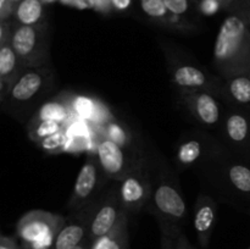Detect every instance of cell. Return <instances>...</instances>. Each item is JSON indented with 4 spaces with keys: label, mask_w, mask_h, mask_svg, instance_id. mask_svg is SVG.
Returning <instances> with one entry per match:
<instances>
[{
    "label": "cell",
    "mask_w": 250,
    "mask_h": 249,
    "mask_svg": "<svg viewBox=\"0 0 250 249\" xmlns=\"http://www.w3.org/2000/svg\"><path fill=\"white\" fill-rule=\"evenodd\" d=\"M95 5L98 6H102V7H106L109 5V0H94Z\"/></svg>",
    "instance_id": "obj_35"
},
{
    "label": "cell",
    "mask_w": 250,
    "mask_h": 249,
    "mask_svg": "<svg viewBox=\"0 0 250 249\" xmlns=\"http://www.w3.org/2000/svg\"><path fill=\"white\" fill-rule=\"evenodd\" d=\"M100 198L90 203L83 209L72 212V216L66 220L65 225L59 232L53 249H72L87 241L93 214L99 204Z\"/></svg>",
    "instance_id": "obj_10"
},
{
    "label": "cell",
    "mask_w": 250,
    "mask_h": 249,
    "mask_svg": "<svg viewBox=\"0 0 250 249\" xmlns=\"http://www.w3.org/2000/svg\"><path fill=\"white\" fill-rule=\"evenodd\" d=\"M65 129L63 124L56 121H31L28 124V137L32 142L38 144L39 142L45 139L46 137L53 136L58 132Z\"/></svg>",
    "instance_id": "obj_22"
},
{
    "label": "cell",
    "mask_w": 250,
    "mask_h": 249,
    "mask_svg": "<svg viewBox=\"0 0 250 249\" xmlns=\"http://www.w3.org/2000/svg\"><path fill=\"white\" fill-rule=\"evenodd\" d=\"M229 180L236 189L243 193H250V168L241 164H234L229 168Z\"/></svg>",
    "instance_id": "obj_25"
},
{
    "label": "cell",
    "mask_w": 250,
    "mask_h": 249,
    "mask_svg": "<svg viewBox=\"0 0 250 249\" xmlns=\"http://www.w3.org/2000/svg\"><path fill=\"white\" fill-rule=\"evenodd\" d=\"M248 24H249V29H250V7H249V12H248Z\"/></svg>",
    "instance_id": "obj_36"
},
{
    "label": "cell",
    "mask_w": 250,
    "mask_h": 249,
    "mask_svg": "<svg viewBox=\"0 0 250 249\" xmlns=\"http://www.w3.org/2000/svg\"><path fill=\"white\" fill-rule=\"evenodd\" d=\"M111 2L114 4V6L116 7V9L125 10L129 6V4H131V0H111Z\"/></svg>",
    "instance_id": "obj_33"
},
{
    "label": "cell",
    "mask_w": 250,
    "mask_h": 249,
    "mask_svg": "<svg viewBox=\"0 0 250 249\" xmlns=\"http://www.w3.org/2000/svg\"><path fill=\"white\" fill-rule=\"evenodd\" d=\"M102 172V166L98 158L90 156L85 160L78 172L72 194L67 203V209L71 212L78 211L98 199L95 194L99 190Z\"/></svg>",
    "instance_id": "obj_7"
},
{
    "label": "cell",
    "mask_w": 250,
    "mask_h": 249,
    "mask_svg": "<svg viewBox=\"0 0 250 249\" xmlns=\"http://www.w3.org/2000/svg\"><path fill=\"white\" fill-rule=\"evenodd\" d=\"M226 90L229 97L241 105L250 104V77L249 73L232 76L227 78Z\"/></svg>",
    "instance_id": "obj_19"
},
{
    "label": "cell",
    "mask_w": 250,
    "mask_h": 249,
    "mask_svg": "<svg viewBox=\"0 0 250 249\" xmlns=\"http://www.w3.org/2000/svg\"><path fill=\"white\" fill-rule=\"evenodd\" d=\"M217 205L210 195L200 193L194 208V229L202 249L209 248L212 231L216 224Z\"/></svg>",
    "instance_id": "obj_12"
},
{
    "label": "cell",
    "mask_w": 250,
    "mask_h": 249,
    "mask_svg": "<svg viewBox=\"0 0 250 249\" xmlns=\"http://www.w3.org/2000/svg\"><path fill=\"white\" fill-rule=\"evenodd\" d=\"M203 11L207 15H212L214 12H216L219 4H217L216 0H204L203 2Z\"/></svg>",
    "instance_id": "obj_32"
},
{
    "label": "cell",
    "mask_w": 250,
    "mask_h": 249,
    "mask_svg": "<svg viewBox=\"0 0 250 249\" xmlns=\"http://www.w3.org/2000/svg\"><path fill=\"white\" fill-rule=\"evenodd\" d=\"M72 115L75 114L68 103L67 92H65L61 93L60 97L44 103L31 121H56L60 124H65L71 119Z\"/></svg>",
    "instance_id": "obj_16"
},
{
    "label": "cell",
    "mask_w": 250,
    "mask_h": 249,
    "mask_svg": "<svg viewBox=\"0 0 250 249\" xmlns=\"http://www.w3.org/2000/svg\"><path fill=\"white\" fill-rule=\"evenodd\" d=\"M53 82V72L48 65L24 67L15 80L6 95L1 99L2 105L20 109L33 103L44 94Z\"/></svg>",
    "instance_id": "obj_3"
},
{
    "label": "cell",
    "mask_w": 250,
    "mask_h": 249,
    "mask_svg": "<svg viewBox=\"0 0 250 249\" xmlns=\"http://www.w3.org/2000/svg\"><path fill=\"white\" fill-rule=\"evenodd\" d=\"M119 183L122 208L131 214L141 211L153 195L148 166L142 159Z\"/></svg>",
    "instance_id": "obj_6"
},
{
    "label": "cell",
    "mask_w": 250,
    "mask_h": 249,
    "mask_svg": "<svg viewBox=\"0 0 250 249\" xmlns=\"http://www.w3.org/2000/svg\"><path fill=\"white\" fill-rule=\"evenodd\" d=\"M97 158L102 166L103 173L117 182L124 180L138 163L132 159L126 148L106 137H100L98 142Z\"/></svg>",
    "instance_id": "obj_8"
},
{
    "label": "cell",
    "mask_w": 250,
    "mask_h": 249,
    "mask_svg": "<svg viewBox=\"0 0 250 249\" xmlns=\"http://www.w3.org/2000/svg\"><path fill=\"white\" fill-rule=\"evenodd\" d=\"M10 44L23 67L49 63V41L42 26L19 24L12 29Z\"/></svg>",
    "instance_id": "obj_5"
},
{
    "label": "cell",
    "mask_w": 250,
    "mask_h": 249,
    "mask_svg": "<svg viewBox=\"0 0 250 249\" xmlns=\"http://www.w3.org/2000/svg\"><path fill=\"white\" fill-rule=\"evenodd\" d=\"M49 1H53V0H49Z\"/></svg>",
    "instance_id": "obj_38"
},
{
    "label": "cell",
    "mask_w": 250,
    "mask_h": 249,
    "mask_svg": "<svg viewBox=\"0 0 250 249\" xmlns=\"http://www.w3.org/2000/svg\"><path fill=\"white\" fill-rule=\"evenodd\" d=\"M67 98L73 114L77 115L80 119L88 120L103 126L114 120L107 107L100 103V100L85 95L71 94V93H67Z\"/></svg>",
    "instance_id": "obj_13"
},
{
    "label": "cell",
    "mask_w": 250,
    "mask_h": 249,
    "mask_svg": "<svg viewBox=\"0 0 250 249\" xmlns=\"http://www.w3.org/2000/svg\"><path fill=\"white\" fill-rule=\"evenodd\" d=\"M225 129L226 136L232 143L242 144L249 136V122L246 116L238 112H233L226 119Z\"/></svg>",
    "instance_id": "obj_20"
},
{
    "label": "cell",
    "mask_w": 250,
    "mask_h": 249,
    "mask_svg": "<svg viewBox=\"0 0 250 249\" xmlns=\"http://www.w3.org/2000/svg\"><path fill=\"white\" fill-rule=\"evenodd\" d=\"M153 204L160 231L180 234L187 216V207L176 186L170 182H161L153 190Z\"/></svg>",
    "instance_id": "obj_4"
},
{
    "label": "cell",
    "mask_w": 250,
    "mask_h": 249,
    "mask_svg": "<svg viewBox=\"0 0 250 249\" xmlns=\"http://www.w3.org/2000/svg\"><path fill=\"white\" fill-rule=\"evenodd\" d=\"M181 94L186 107L200 124L208 127L219 124L220 104L209 90H182Z\"/></svg>",
    "instance_id": "obj_11"
},
{
    "label": "cell",
    "mask_w": 250,
    "mask_h": 249,
    "mask_svg": "<svg viewBox=\"0 0 250 249\" xmlns=\"http://www.w3.org/2000/svg\"><path fill=\"white\" fill-rule=\"evenodd\" d=\"M172 80L182 90H216L211 77L197 66L189 63L176 65L172 71Z\"/></svg>",
    "instance_id": "obj_14"
},
{
    "label": "cell",
    "mask_w": 250,
    "mask_h": 249,
    "mask_svg": "<svg viewBox=\"0 0 250 249\" xmlns=\"http://www.w3.org/2000/svg\"><path fill=\"white\" fill-rule=\"evenodd\" d=\"M204 154V144L199 139H187L178 145L176 151V161L181 167L194 165Z\"/></svg>",
    "instance_id": "obj_18"
},
{
    "label": "cell",
    "mask_w": 250,
    "mask_h": 249,
    "mask_svg": "<svg viewBox=\"0 0 250 249\" xmlns=\"http://www.w3.org/2000/svg\"><path fill=\"white\" fill-rule=\"evenodd\" d=\"M214 62L226 78L250 73V29L248 21L239 15L222 22L214 44Z\"/></svg>",
    "instance_id": "obj_1"
},
{
    "label": "cell",
    "mask_w": 250,
    "mask_h": 249,
    "mask_svg": "<svg viewBox=\"0 0 250 249\" xmlns=\"http://www.w3.org/2000/svg\"><path fill=\"white\" fill-rule=\"evenodd\" d=\"M164 2L172 15H183L188 10V0H164Z\"/></svg>",
    "instance_id": "obj_27"
},
{
    "label": "cell",
    "mask_w": 250,
    "mask_h": 249,
    "mask_svg": "<svg viewBox=\"0 0 250 249\" xmlns=\"http://www.w3.org/2000/svg\"><path fill=\"white\" fill-rule=\"evenodd\" d=\"M90 249H129L128 212H122L116 226L104 236L94 239Z\"/></svg>",
    "instance_id": "obj_17"
},
{
    "label": "cell",
    "mask_w": 250,
    "mask_h": 249,
    "mask_svg": "<svg viewBox=\"0 0 250 249\" xmlns=\"http://www.w3.org/2000/svg\"><path fill=\"white\" fill-rule=\"evenodd\" d=\"M143 11L153 19H167V7L164 0H141Z\"/></svg>",
    "instance_id": "obj_26"
},
{
    "label": "cell",
    "mask_w": 250,
    "mask_h": 249,
    "mask_svg": "<svg viewBox=\"0 0 250 249\" xmlns=\"http://www.w3.org/2000/svg\"><path fill=\"white\" fill-rule=\"evenodd\" d=\"M9 1H19V0H9Z\"/></svg>",
    "instance_id": "obj_37"
},
{
    "label": "cell",
    "mask_w": 250,
    "mask_h": 249,
    "mask_svg": "<svg viewBox=\"0 0 250 249\" xmlns=\"http://www.w3.org/2000/svg\"><path fill=\"white\" fill-rule=\"evenodd\" d=\"M0 46V90L2 99L24 67L10 42Z\"/></svg>",
    "instance_id": "obj_15"
},
{
    "label": "cell",
    "mask_w": 250,
    "mask_h": 249,
    "mask_svg": "<svg viewBox=\"0 0 250 249\" xmlns=\"http://www.w3.org/2000/svg\"><path fill=\"white\" fill-rule=\"evenodd\" d=\"M66 220L62 215L32 210L17 221L16 238L23 249H53Z\"/></svg>",
    "instance_id": "obj_2"
},
{
    "label": "cell",
    "mask_w": 250,
    "mask_h": 249,
    "mask_svg": "<svg viewBox=\"0 0 250 249\" xmlns=\"http://www.w3.org/2000/svg\"><path fill=\"white\" fill-rule=\"evenodd\" d=\"M176 249H197L190 241L188 239V237L186 236L183 232H181L177 236V239H176Z\"/></svg>",
    "instance_id": "obj_31"
},
{
    "label": "cell",
    "mask_w": 250,
    "mask_h": 249,
    "mask_svg": "<svg viewBox=\"0 0 250 249\" xmlns=\"http://www.w3.org/2000/svg\"><path fill=\"white\" fill-rule=\"evenodd\" d=\"M104 132L106 138L111 139L124 148L127 149L132 144V134L129 133L127 127L115 119L104 124Z\"/></svg>",
    "instance_id": "obj_24"
},
{
    "label": "cell",
    "mask_w": 250,
    "mask_h": 249,
    "mask_svg": "<svg viewBox=\"0 0 250 249\" xmlns=\"http://www.w3.org/2000/svg\"><path fill=\"white\" fill-rule=\"evenodd\" d=\"M71 138L68 133L66 132V128L62 131L58 132V133L53 134V136L46 137L45 139L41 141L38 143V146L43 151L48 154H59L62 151L68 150L70 148Z\"/></svg>",
    "instance_id": "obj_23"
},
{
    "label": "cell",
    "mask_w": 250,
    "mask_h": 249,
    "mask_svg": "<svg viewBox=\"0 0 250 249\" xmlns=\"http://www.w3.org/2000/svg\"><path fill=\"white\" fill-rule=\"evenodd\" d=\"M124 211L125 209L122 208L121 199H120L119 187L107 190L103 197H100L99 204L93 214L89 234H88L89 241L93 242L94 239L109 233L120 221V217Z\"/></svg>",
    "instance_id": "obj_9"
},
{
    "label": "cell",
    "mask_w": 250,
    "mask_h": 249,
    "mask_svg": "<svg viewBox=\"0 0 250 249\" xmlns=\"http://www.w3.org/2000/svg\"><path fill=\"white\" fill-rule=\"evenodd\" d=\"M160 249H176V239L178 234H171L165 231H160Z\"/></svg>",
    "instance_id": "obj_28"
},
{
    "label": "cell",
    "mask_w": 250,
    "mask_h": 249,
    "mask_svg": "<svg viewBox=\"0 0 250 249\" xmlns=\"http://www.w3.org/2000/svg\"><path fill=\"white\" fill-rule=\"evenodd\" d=\"M0 249H23L16 237L1 236L0 238Z\"/></svg>",
    "instance_id": "obj_30"
},
{
    "label": "cell",
    "mask_w": 250,
    "mask_h": 249,
    "mask_svg": "<svg viewBox=\"0 0 250 249\" xmlns=\"http://www.w3.org/2000/svg\"><path fill=\"white\" fill-rule=\"evenodd\" d=\"M43 16L41 0H22L16 9V19L23 26H38Z\"/></svg>",
    "instance_id": "obj_21"
},
{
    "label": "cell",
    "mask_w": 250,
    "mask_h": 249,
    "mask_svg": "<svg viewBox=\"0 0 250 249\" xmlns=\"http://www.w3.org/2000/svg\"><path fill=\"white\" fill-rule=\"evenodd\" d=\"M63 5H68V6L76 7L80 10L85 9H93L95 6L94 0H61Z\"/></svg>",
    "instance_id": "obj_29"
},
{
    "label": "cell",
    "mask_w": 250,
    "mask_h": 249,
    "mask_svg": "<svg viewBox=\"0 0 250 249\" xmlns=\"http://www.w3.org/2000/svg\"><path fill=\"white\" fill-rule=\"evenodd\" d=\"M90 244H92V242H90L89 239H87V241H84L83 243H81L80 246L75 247V248L72 249H90Z\"/></svg>",
    "instance_id": "obj_34"
}]
</instances>
